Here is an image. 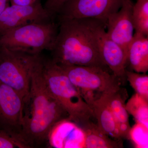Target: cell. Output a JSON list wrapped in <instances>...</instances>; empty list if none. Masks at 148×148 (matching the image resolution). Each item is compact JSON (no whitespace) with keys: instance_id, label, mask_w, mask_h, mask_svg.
<instances>
[{"instance_id":"obj_1","label":"cell","mask_w":148,"mask_h":148,"mask_svg":"<svg viewBox=\"0 0 148 148\" xmlns=\"http://www.w3.org/2000/svg\"><path fill=\"white\" fill-rule=\"evenodd\" d=\"M67 118L68 114L46 84L40 54L32 71L29 96L24 103L21 140L29 148L40 145L47 141L53 125Z\"/></svg>"},{"instance_id":"obj_2","label":"cell","mask_w":148,"mask_h":148,"mask_svg":"<svg viewBox=\"0 0 148 148\" xmlns=\"http://www.w3.org/2000/svg\"><path fill=\"white\" fill-rule=\"evenodd\" d=\"M95 20L74 18L58 22V34L50 51L51 60L60 66H96L110 71L99 51Z\"/></svg>"},{"instance_id":"obj_3","label":"cell","mask_w":148,"mask_h":148,"mask_svg":"<svg viewBox=\"0 0 148 148\" xmlns=\"http://www.w3.org/2000/svg\"><path fill=\"white\" fill-rule=\"evenodd\" d=\"M41 63L49 90L68 114L69 119L82 128L94 122L92 109L61 67L51 58H45L42 54Z\"/></svg>"},{"instance_id":"obj_4","label":"cell","mask_w":148,"mask_h":148,"mask_svg":"<svg viewBox=\"0 0 148 148\" xmlns=\"http://www.w3.org/2000/svg\"><path fill=\"white\" fill-rule=\"evenodd\" d=\"M58 29V23L54 19L26 24L0 36V47L32 55L40 54L44 50L50 51Z\"/></svg>"},{"instance_id":"obj_5","label":"cell","mask_w":148,"mask_h":148,"mask_svg":"<svg viewBox=\"0 0 148 148\" xmlns=\"http://www.w3.org/2000/svg\"><path fill=\"white\" fill-rule=\"evenodd\" d=\"M58 66L90 108L103 95L121 87V81L110 70L96 66Z\"/></svg>"},{"instance_id":"obj_6","label":"cell","mask_w":148,"mask_h":148,"mask_svg":"<svg viewBox=\"0 0 148 148\" xmlns=\"http://www.w3.org/2000/svg\"><path fill=\"white\" fill-rule=\"evenodd\" d=\"M39 54L0 47V81L16 90L24 103L29 96L32 71Z\"/></svg>"},{"instance_id":"obj_7","label":"cell","mask_w":148,"mask_h":148,"mask_svg":"<svg viewBox=\"0 0 148 148\" xmlns=\"http://www.w3.org/2000/svg\"><path fill=\"white\" fill-rule=\"evenodd\" d=\"M123 0H69L56 16L58 22L74 18H92L107 23L111 14L121 8Z\"/></svg>"},{"instance_id":"obj_8","label":"cell","mask_w":148,"mask_h":148,"mask_svg":"<svg viewBox=\"0 0 148 148\" xmlns=\"http://www.w3.org/2000/svg\"><path fill=\"white\" fill-rule=\"evenodd\" d=\"M23 107L20 95L0 81V129L24 143L21 139Z\"/></svg>"},{"instance_id":"obj_9","label":"cell","mask_w":148,"mask_h":148,"mask_svg":"<svg viewBox=\"0 0 148 148\" xmlns=\"http://www.w3.org/2000/svg\"><path fill=\"white\" fill-rule=\"evenodd\" d=\"M106 28L105 22L95 19L94 32L101 58L123 84L126 80L127 53L121 46L108 36Z\"/></svg>"},{"instance_id":"obj_10","label":"cell","mask_w":148,"mask_h":148,"mask_svg":"<svg viewBox=\"0 0 148 148\" xmlns=\"http://www.w3.org/2000/svg\"><path fill=\"white\" fill-rule=\"evenodd\" d=\"M54 19L43 6L41 0L28 6H8L0 15V36L17 27L34 22Z\"/></svg>"},{"instance_id":"obj_11","label":"cell","mask_w":148,"mask_h":148,"mask_svg":"<svg viewBox=\"0 0 148 148\" xmlns=\"http://www.w3.org/2000/svg\"><path fill=\"white\" fill-rule=\"evenodd\" d=\"M133 5L131 0H123L121 8L109 16L106 24L108 36L121 46L127 54L135 30L132 18Z\"/></svg>"},{"instance_id":"obj_12","label":"cell","mask_w":148,"mask_h":148,"mask_svg":"<svg viewBox=\"0 0 148 148\" xmlns=\"http://www.w3.org/2000/svg\"><path fill=\"white\" fill-rule=\"evenodd\" d=\"M84 130L69 118L56 123L48 136L49 145L54 148H85Z\"/></svg>"},{"instance_id":"obj_13","label":"cell","mask_w":148,"mask_h":148,"mask_svg":"<svg viewBox=\"0 0 148 148\" xmlns=\"http://www.w3.org/2000/svg\"><path fill=\"white\" fill-rule=\"evenodd\" d=\"M109 106L116 120L121 139H129L131 127L129 115L125 107V101L127 97V91L121 88L119 90L109 92L102 96Z\"/></svg>"},{"instance_id":"obj_14","label":"cell","mask_w":148,"mask_h":148,"mask_svg":"<svg viewBox=\"0 0 148 148\" xmlns=\"http://www.w3.org/2000/svg\"><path fill=\"white\" fill-rule=\"evenodd\" d=\"M127 65L136 73L148 71V36L136 32L134 34L127 48Z\"/></svg>"},{"instance_id":"obj_15","label":"cell","mask_w":148,"mask_h":148,"mask_svg":"<svg viewBox=\"0 0 148 148\" xmlns=\"http://www.w3.org/2000/svg\"><path fill=\"white\" fill-rule=\"evenodd\" d=\"M90 108L98 128L109 137L116 140H122L116 120L103 98L95 101Z\"/></svg>"},{"instance_id":"obj_16","label":"cell","mask_w":148,"mask_h":148,"mask_svg":"<svg viewBox=\"0 0 148 148\" xmlns=\"http://www.w3.org/2000/svg\"><path fill=\"white\" fill-rule=\"evenodd\" d=\"M86 133L85 148H121L122 140L112 139L102 132L93 122L83 128Z\"/></svg>"},{"instance_id":"obj_17","label":"cell","mask_w":148,"mask_h":148,"mask_svg":"<svg viewBox=\"0 0 148 148\" xmlns=\"http://www.w3.org/2000/svg\"><path fill=\"white\" fill-rule=\"evenodd\" d=\"M128 114L134 117L136 122L148 127V100L138 93L132 95L125 105Z\"/></svg>"},{"instance_id":"obj_18","label":"cell","mask_w":148,"mask_h":148,"mask_svg":"<svg viewBox=\"0 0 148 148\" xmlns=\"http://www.w3.org/2000/svg\"><path fill=\"white\" fill-rule=\"evenodd\" d=\"M132 21L136 33L148 36V0H138L132 9Z\"/></svg>"},{"instance_id":"obj_19","label":"cell","mask_w":148,"mask_h":148,"mask_svg":"<svg viewBox=\"0 0 148 148\" xmlns=\"http://www.w3.org/2000/svg\"><path fill=\"white\" fill-rule=\"evenodd\" d=\"M126 77L135 92L148 100V75L126 69Z\"/></svg>"},{"instance_id":"obj_20","label":"cell","mask_w":148,"mask_h":148,"mask_svg":"<svg viewBox=\"0 0 148 148\" xmlns=\"http://www.w3.org/2000/svg\"><path fill=\"white\" fill-rule=\"evenodd\" d=\"M137 148H148V127L145 125L136 122L131 127L129 139Z\"/></svg>"},{"instance_id":"obj_21","label":"cell","mask_w":148,"mask_h":148,"mask_svg":"<svg viewBox=\"0 0 148 148\" xmlns=\"http://www.w3.org/2000/svg\"><path fill=\"white\" fill-rule=\"evenodd\" d=\"M29 148L24 143L0 129V148Z\"/></svg>"},{"instance_id":"obj_22","label":"cell","mask_w":148,"mask_h":148,"mask_svg":"<svg viewBox=\"0 0 148 148\" xmlns=\"http://www.w3.org/2000/svg\"><path fill=\"white\" fill-rule=\"evenodd\" d=\"M69 0H46L44 8L54 19L64 4Z\"/></svg>"},{"instance_id":"obj_23","label":"cell","mask_w":148,"mask_h":148,"mask_svg":"<svg viewBox=\"0 0 148 148\" xmlns=\"http://www.w3.org/2000/svg\"><path fill=\"white\" fill-rule=\"evenodd\" d=\"M11 5L28 6L33 4L38 0H9Z\"/></svg>"},{"instance_id":"obj_24","label":"cell","mask_w":148,"mask_h":148,"mask_svg":"<svg viewBox=\"0 0 148 148\" xmlns=\"http://www.w3.org/2000/svg\"><path fill=\"white\" fill-rule=\"evenodd\" d=\"M9 0H0V15L10 5Z\"/></svg>"}]
</instances>
